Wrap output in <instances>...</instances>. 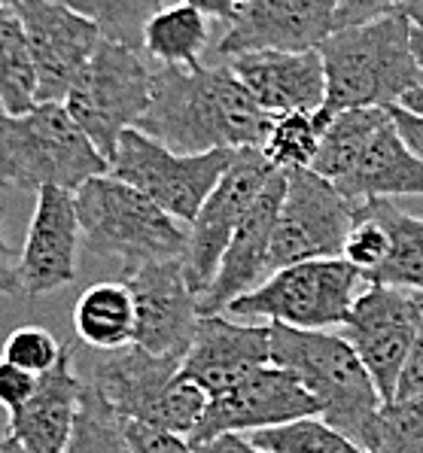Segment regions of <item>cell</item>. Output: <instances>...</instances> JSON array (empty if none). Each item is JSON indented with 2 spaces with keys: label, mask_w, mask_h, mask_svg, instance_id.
Masks as SVG:
<instances>
[{
  "label": "cell",
  "mask_w": 423,
  "mask_h": 453,
  "mask_svg": "<svg viewBox=\"0 0 423 453\" xmlns=\"http://www.w3.org/2000/svg\"><path fill=\"white\" fill-rule=\"evenodd\" d=\"M274 116L259 107L228 65L158 67L152 104L137 128L180 156L265 143Z\"/></svg>",
  "instance_id": "cell-1"
},
{
  "label": "cell",
  "mask_w": 423,
  "mask_h": 453,
  "mask_svg": "<svg viewBox=\"0 0 423 453\" xmlns=\"http://www.w3.org/2000/svg\"><path fill=\"white\" fill-rule=\"evenodd\" d=\"M414 25L402 12L365 25L338 27L320 46L326 67V110L396 107L423 86L411 49Z\"/></svg>",
  "instance_id": "cell-2"
},
{
  "label": "cell",
  "mask_w": 423,
  "mask_h": 453,
  "mask_svg": "<svg viewBox=\"0 0 423 453\" xmlns=\"http://www.w3.org/2000/svg\"><path fill=\"white\" fill-rule=\"evenodd\" d=\"M272 365L287 368L320 402V420L369 453L384 408L369 368L338 332H308L272 323Z\"/></svg>",
  "instance_id": "cell-3"
},
{
  "label": "cell",
  "mask_w": 423,
  "mask_h": 453,
  "mask_svg": "<svg viewBox=\"0 0 423 453\" xmlns=\"http://www.w3.org/2000/svg\"><path fill=\"white\" fill-rule=\"evenodd\" d=\"M73 198L86 253L116 262L122 274L186 256L189 222L165 213L156 201L113 173L88 180Z\"/></svg>",
  "instance_id": "cell-4"
},
{
  "label": "cell",
  "mask_w": 423,
  "mask_h": 453,
  "mask_svg": "<svg viewBox=\"0 0 423 453\" xmlns=\"http://www.w3.org/2000/svg\"><path fill=\"white\" fill-rule=\"evenodd\" d=\"M104 173L110 162L65 104H37L31 113L0 122V180L10 192L46 186L76 192Z\"/></svg>",
  "instance_id": "cell-5"
},
{
  "label": "cell",
  "mask_w": 423,
  "mask_h": 453,
  "mask_svg": "<svg viewBox=\"0 0 423 453\" xmlns=\"http://www.w3.org/2000/svg\"><path fill=\"white\" fill-rule=\"evenodd\" d=\"M369 287V277L348 259H311L274 271L259 289L228 304L226 317L241 323L338 332Z\"/></svg>",
  "instance_id": "cell-6"
},
{
  "label": "cell",
  "mask_w": 423,
  "mask_h": 453,
  "mask_svg": "<svg viewBox=\"0 0 423 453\" xmlns=\"http://www.w3.org/2000/svg\"><path fill=\"white\" fill-rule=\"evenodd\" d=\"M152 88H156V71H150L141 49L104 40L80 80L73 82L65 107L110 162L119 137L128 128H137L147 116Z\"/></svg>",
  "instance_id": "cell-7"
},
{
  "label": "cell",
  "mask_w": 423,
  "mask_h": 453,
  "mask_svg": "<svg viewBox=\"0 0 423 453\" xmlns=\"http://www.w3.org/2000/svg\"><path fill=\"white\" fill-rule=\"evenodd\" d=\"M235 156L238 150L180 156L165 143H158L156 137L143 134L141 128H128L110 158V173L143 192L174 219L192 226L204 201L211 198V192L232 167Z\"/></svg>",
  "instance_id": "cell-8"
},
{
  "label": "cell",
  "mask_w": 423,
  "mask_h": 453,
  "mask_svg": "<svg viewBox=\"0 0 423 453\" xmlns=\"http://www.w3.org/2000/svg\"><path fill=\"white\" fill-rule=\"evenodd\" d=\"M357 216V201L344 198L317 171H287V195L272 241V274L311 259H342Z\"/></svg>",
  "instance_id": "cell-9"
},
{
  "label": "cell",
  "mask_w": 423,
  "mask_h": 453,
  "mask_svg": "<svg viewBox=\"0 0 423 453\" xmlns=\"http://www.w3.org/2000/svg\"><path fill=\"white\" fill-rule=\"evenodd\" d=\"M423 323V292L372 283L353 304L348 323L338 329L369 368L381 399L393 402L399 374L408 362Z\"/></svg>",
  "instance_id": "cell-10"
},
{
  "label": "cell",
  "mask_w": 423,
  "mask_h": 453,
  "mask_svg": "<svg viewBox=\"0 0 423 453\" xmlns=\"http://www.w3.org/2000/svg\"><path fill=\"white\" fill-rule=\"evenodd\" d=\"M274 171L277 167L268 162L259 146L238 150L226 177L219 180V186L211 192V198L204 201V207L192 219L183 268L186 277H189V287L198 298L213 283L235 232H238V226L244 222V216L256 204V198L262 195Z\"/></svg>",
  "instance_id": "cell-11"
},
{
  "label": "cell",
  "mask_w": 423,
  "mask_h": 453,
  "mask_svg": "<svg viewBox=\"0 0 423 453\" xmlns=\"http://www.w3.org/2000/svg\"><path fill=\"white\" fill-rule=\"evenodd\" d=\"M16 12L25 22L37 67V101L65 104L73 82L104 43L98 25L58 0H19Z\"/></svg>",
  "instance_id": "cell-12"
},
{
  "label": "cell",
  "mask_w": 423,
  "mask_h": 453,
  "mask_svg": "<svg viewBox=\"0 0 423 453\" xmlns=\"http://www.w3.org/2000/svg\"><path fill=\"white\" fill-rule=\"evenodd\" d=\"M344 0H247L228 22L217 58L247 52H314L335 34Z\"/></svg>",
  "instance_id": "cell-13"
},
{
  "label": "cell",
  "mask_w": 423,
  "mask_h": 453,
  "mask_svg": "<svg viewBox=\"0 0 423 453\" xmlns=\"http://www.w3.org/2000/svg\"><path fill=\"white\" fill-rule=\"evenodd\" d=\"M304 417H320V402L304 389V383L293 372L265 365L235 389H228L226 395L211 399V408L189 444L213 441L228 432L250 435V432L287 426Z\"/></svg>",
  "instance_id": "cell-14"
},
{
  "label": "cell",
  "mask_w": 423,
  "mask_h": 453,
  "mask_svg": "<svg viewBox=\"0 0 423 453\" xmlns=\"http://www.w3.org/2000/svg\"><path fill=\"white\" fill-rule=\"evenodd\" d=\"M137 308L135 344L156 357H186L198 329V296L189 287L183 259L156 262L119 274Z\"/></svg>",
  "instance_id": "cell-15"
},
{
  "label": "cell",
  "mask_w": 423,
  "mask_h": 453,
  "mask_svg": "<svg viewBox=\"0 0 423 453\" xmlns=\"http://www.w3.org/2000/svg\"><path fill=\"white\" fill-rule=\"evenodd\" d=\"M265 365H272V326L211 313L198 319L180 374L196 380L211 399H219Z\"/></svg>",
  "instance_id": "cell-16"
},
{
  "label": "cell",
  "mask_w": 423,
  "mask_h": 453,
  "mask_svg": "<svg viewBox=\"0 0 423 453\" xmlns=\"http://www.w3.org/2000/svg\"><path fill=\"white\" fill-rule=\"evenodd\" d=\"M82 243V226L76 213V198L67 189L37 192L31 226L25 234V250L19 256L22 296L43 298L71 287L76 280V250Z\"/></svg>",
  "instance_id": "cell-17"
},
{
  "label": "cell",
  "mask_w": 423,
  "mask_h": 453,
  "mask_svg": "<svg viewBox=\"0 0 423 453\" xmlns=\"http://www.w3.org/2000/svg\"><path fill=\"white\" fill-rule=\"evenodd\" d=\"M283 195H287V171H274L262 195L256 198V204L244 216V222L238 226V232H235L213 283L198 298L201 317L226 313L228 304L238 302L247 292L259 289L272 277V241Z\"/></svg>",
  "instance_id": "cell-18"
},
{
  "label": "cell",
  "mask_w": 423,
  "mask_h": 453,
  "mask_svg": "<svg viewBox=\"0 0 423 453\" xmlns=\"http://www.w3.org/2000/svg\"><path fill=\"white\" fill-rule=\"evenodd\" d=\"M180 365H183L180 357H156V353L131 344L122 350L104 353L92 365V383L122 420L162 426L165 405H168Z\"/></svg>",
  "instance_id": "cell-19"
},
{
  "label": "cell",
  "mask_w": 423,
  "mask_h": 453,
  "mask_svg": "<svg viewBox=\"0 0 423 453\" xmlns=\"http://www.w3.org/2000/svg\"><path fill=\"white\" fill-rule=\"evenodd\" d=\"M228 71L272 116L314 113L326 107V67L314 52H247L226 61Z\"/></svg>",
  "instance_id": "cell-20"
},
{
  "label": "cell",
  "mask_w": 423,
  "mask_h": 453,
  "mask_svg": "<svg viewBox=\"0 0 423 453\" xmlns=\"http://www.w3.org/2000/svg\"><path fill=\"white\" fill-rule=\"evenodd\" d=\"M82 393L86 380L76 374L73 350L67 347L58 365L40 374L31 399L10 414L6 435L16 438L25 453H65L80 417Z\"/></svg>",
  "instance_id": "cell-21"
},
{
  "label": "cell",
  "mask_w": 423,
  "mask_h": 453,
  "mask_svg": "<svg viewBox=\"0 0 423 453\" xmlns=\"http://www.w3.org/2000/svg\"><path fill=\"white\" fill-rule=\"evenodd\" d=\"M332 186L357 204L399 195L423 198V162L399 134L393 116H387L357 152L344 177Z\"/></svg>",
  "instance_id": "cell-22"
},
{
  "label": "cell",
  "mask_w": 423,
  "mask_h": 453,
  "mask_svg": "<svg viewBox=\"0 0 423 453\" xmlns=\"http://www.w3.org/2000/svg\"><path fill=\"white\" fill-rule=\"evenodd\" d=\"M73 329L92 350L113 353L131 347L137 334V308L131 289L122 280L88 287L73 304Z\"/></svg>",
  "instance_id": "cell-23"
},
{
  "label": "cell",
  "mask_w": 423,
  "mask_h": 453,
  "mask_svg": "<svg viewBox=\"0 0 423 453\" xmlns=\"http://www.w3.org/2000/svg\"><path fill=\"white\" fill-rule=\"evenodd\" d=\"M211 49V22L189 4H168L150 19L143 31V52L158 67H201Z\"/></svg>",
  "instance_id": "cell-24"
},
{
  "label": "cell",
  "mask_w": 423,
  "mask_h": 453,
  "mask_svg": "<svg viewBox=\"0 0 423 453\" xmlns=\"http://www.w3.org/2000/svg\"><path fill=\"white\" fill-rule=\"evenodd\" d=\"M365 204H369L374 216L384 222L393 241L390 259L374 271L369 277V283L423 292V219L399 211L390 198H374V201H365Z\"/></svg>",
  "instance_id": "cell-25"
},
{
  "label": "cell",
  "mask_w": 423,
  "mask_h": 453,
  "mask_svg": "<svg viewBox=\"0 0 423 453\" xmlns=\"http://www.w3.org/2000/svg\"><path fill=\"white\" fill-rule=\"evenodd\" d=\"M0 104L6 116H22L37 107V67L27 31L16 6H0Z\"/></svg>",
  "instance_id": "cell-26"
},
{
  "label": "cell",
  "mask_w": 423,
  "mask_h": 453,
  "mask_svg": "<svg viewBox=\"0 0 423 453\" xmlns=\"http://www.w3.org/2000/svg\"><path fill=\"white\" fill-rule=\"evenodd\" d=\"M329 110H314V113H283L274 116V125L268 131L262 152L277 171H304L314 167L320 156L323 137L332 122Z\"/></svg>",
  "instance_id": "cell-27"
},
{
  "label": "cell",
  "mask_w": 423,
  "mask_h": 453,
  "mask_svg": "<svg viewBox=\"0 0 423 453\" xmlns=\"http://www.w3.org/2000/svg\"><path fill=\"white\" fill-rule=\"evenodd\" d=\"M58 4L71 6L73 12L98 25L104 40L143 52V31L165 6V0H58Z\"/></svg>",
  "instance_id": "cell-28"
},
{
  "label": "cell",
  "mask_w": 423,
  "mask_h": 453,
  "mask_svg": "<svg viewBox=\"0 0 423 453\" xmlns=\"http://www.w3.org/2000/svg\"><path fill=\"white\" fill-rule=\"evenodd\" d=\"M65 453H131L128 438H125V420L92 380H86L80 417H76Z\"/></svg>",
  "instance_id": "cell-29"
},
{
  "label": "cell",
  "mask_w": 423,
  "mask_h": 453,
  "mask_svg": "<svg viewBox=\"0 0 423 453\" xmlns=\"http://www.w3.org/2000/svg\"><path fill=\"white\" fill-rule=\"evenodd\" d=\"M247 438L268 453H365L353 438L323 423L320 417H304L287 426L250 432Z\"/></svg>",
  "instance_id": "cell-30"
},
{
  "label": "cell",
  "mask_w": 423,
  "mask_h": 453,
  "mask_svg": "<svg viewBox=\"0 0 423 453\" xmlns=\"http://www.w3.org/2000/svg\"><path fill=\"white\" fill-rule=\"evenodd\" d=\"M369 453H423V399L387 402L374 423Z\"/></svg>",
  "instance_id": "cell-31"
},
{
  "label": "cell",
  "mask_w": 423,
  "mask_h": 453,
  "mask_svg": "<svg viewBox=\"0 0 423 453\" xmlns=\"http://www.w3.org/2000/svg\"><path fill=\"white\" fill-rule=\"evenodd\" d=\"M390 232H387L384 222L374 216L369 204H357V216H353V226L344 241V253L342 259H348L353 268H359L365 277H372L387 259H390Z\"/></svg>",
  "instance_id": "cell-32"
},
{
  "label": "cell",
  "mask_w": 423,
  "mask_h": 453,
  "mask_svg": "<svg viewBox=\"0 0 423 453\" xmlns=\"http://www.w3.org/2000/svg\"><path fill=\"white\" fill-rule=\"evenodd\" d=\"M67 347L58 344V338L43 329V326H19L16 332H10L4 344V357L12 365L25 368L27 374H46L58 365V359L65 357Z\"/></svg>",
  "instance_id": "cell-33"
},
{
  "label": "cell",
  "mask_w": 423,
  "mask_h": 453,
  "mask_svg": "<svg viewBox=\"0 0 423 453\" xmlns=\"http://www.w3.org/2000/svg\"><path fill=\"white\" fill-rule=\"evenodd\" d=\"M125 438H128L131 453H196L189 438L135 420H125Z\"/></svg>",
  "instance_id": "cell-34"
},
{
  "label": "cell",
  "mask_w": 423,
  "mask_h": 453,
  "mask_svg": "<svg viewBox=\"0 0 423 453\" xmlns=\"http://www.w3.org/2000/svg\"><path fill=\"white\" fill-rule=\"evenodd\" d=\"M37 374H27L25 368L12 365V362L0 359V408L19 411L37 389Z\"/></svg>",
  "instance_id": "cell-35"
},
{
  "label": "cell",
  "mask_w": 423,
  "mask_h": 453,
  "mask_svg": "<svg viewBox=\"0 0 423 453\" xmlns=\"http://www.w3.org/2000/svg\"><path fill=\"white\" fill-rule=\"evenodd\" d=\"M399 6L402 0H344L342 10H338L335 31L338 27H353V25L374 22V19L393 16V12H399Z\"/></svg>",
  "instance_id": "cell-36"
},
{
  "label": "cell",
  "mask_w": 423,
  "mask_h": 453,
  "mask_svg": "<svg viewBox=\"0 0 423 453\" xmlns=\"http://www.w3.org/2000/svg\"><path fill=\"white\" fill-rule=\"evenodd\" d=\"M393 399L408 402V399H423V323L418 332V341H414L411 353H408V362L399 374L396 383V395Z\"/></svg>",
  "instance_id": "cell-37"
},
{
  "label": "cell",
  "mask_w": 423,
  "mask_h": 453,
  "mask_svg": "<svg viewBox=\"0 0 423 453\" xmlns=\"http://www.w3.org/2000/svg\"><path fill=\"white\" fill-rule=\"evenodd\" d=\"M4 207H0V298L16 296L22 292V280H19V256L16 250L6 241V228H4Z\"/></svg>",
  "instance_id": "cell-38"
},
{
  "label": "cell",
  "mask_w": 423,
  "mask_h": 453,
  "mask_svg": "<svg viewBox=\"0 0 423 453\" xmlns=\"http://www.w3.org/2000/svg\"><path fill=\"white\" fill-rule=\"evenodd\" d=\"M387 110H390L399 134L405 137V143L411 146V152L423 162V116L411 113V110H405V107H399V104H396V107H387Z\"/></svg>",
  "instance_id": "cell-39"
},
{
  "label": "cell",
  "mask_w": 423,
  "mask_h": 453,
  "mask_svg": "<svg viewBox=\"0 0 423 453\" xmlns=\"http://www.w3.org/2000/svg\"><path fill=\"white\" fill-rule=\"evenodd\" d=\"M192 448H196V453H268L259 450L247 435H238V432H228V435H219L204 444H192Z\"/></svg>",
  "instance_id": "cell-40"
},
{
  "label": "cell",
  "mask_w": 423,
  "mask_h": 453,
  "mask_svg": "<svg viewBox=\"0 0 423 453\" xmlns=\"http://www.w3.org/2000/svg\"><path fill=\"white\" fill-rule=\"evenodd\" d=\"M168 4H189V6H196V10L204 12V16L219 19V22L228 25L241 12V6H244L247 0H165V6Z\"/></svg>",
  "instance_id": "cell-41"
},
{
  "label": "cell",
  "mask_w": 423,
  "mask_h": 453,
  "mask_svg": "<svg viewBox=\"0 0 423 453\" xmlns=\"http://www.w3.org/2000/svg\"><path fill=\"white\" fill-rule=\"evenodd\" d=\"M399 12H402V16H405L411 25L423 27V0H402Z\"/></svg>",
  "instance_id": "cell-42"
},
{
  "label": "cell",
  "mask_w": 423,
  "mask_h": 453,
  "mask_svg": "<svg viewBox=\"0 0 423 453\" xmlns=\"http://www.w3.org/2000/svg\"><path fill=\"white\" fill-rule=\"evenodd\" d=\"M399 107H405V110H411V113L423 116V86H420V88H414V92H408L405 97H402Z\"/></svg>",
  "instance_id": "cell-43"
},
{
  "label": "cell",
  "mask_w": 423,
  "mask_h": 453,
  "mask_svg": "<svg viewBox=\"0 0 423 453\" xmlns=\"http://www.w3.org/2000/svg\"><path fill=\"white\" fill-rule=\"evenodd\" d=\"M411 49H414V58H418V65L423 71V27H418V25H414V31H411Z\"/></svg>",
  "instance_id": "cell-44"
},
{
  "label": "cell",
  "mask_w": 423,
  "mask_h": 453,
  "mask_svg": "<svg viewBox=\"0 0 423 453\" xmlns=\"http://www.w3.org/2000/svg\"><path fill=\"white\" fill-rule=\"evenodd\" d=\"M0 453H25V448L12 435H4L0 438Z\"/></svg>",
  "instance_id": "cell-45"
},
{
  "label": "cell",
  "mask_w": 423,
  "mask_h": 453,
  "mask_svg": "<svg viewBox=\"0 0 423 453\" xmlns=\"http://www.w3.org/2000/svg\"><path fill=\"white\" fill-rule=\"evenodd\" d=\"M19 0H0V6H16Z\"/></svg>",
  "instance_id": "cell-46"
},
{
  "label": "cell",
  "mask_w": 423,
  "mask_h": 453,
  "mask_svg": "<svg viewBox=\"0 0 423 453\" xmlns=\"http://www.w3.org/2000/svg\"><path fill=\"white\" fill-rule=\"evenodd\" d=\"M6 192H10V189H6V183H4V180H0V198H4Z\"/></svg>",
  "instance_id": "cell-47"
},
{
  "label": "cell",
  "mask_w": 423,
  "mask_h": 453,
  "mask_svg": "<svg viewBox=\"0 0 423 453\" xmlns=\"http://www.w3.org/2000/svg\"><path fill=\"white\" fill-rule=\"evenodd\" d=\"M6 119V110H4V104H0V122H4Z\"/></svg>",
  "instance_id": "cell-48"
}]
</instances>
